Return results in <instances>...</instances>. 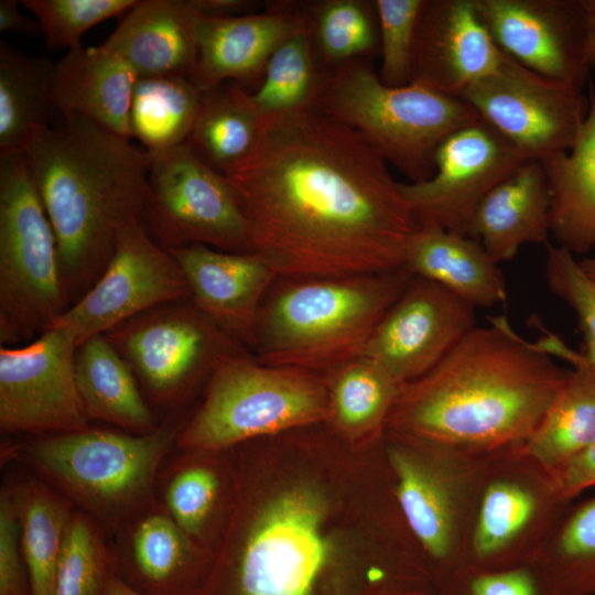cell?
<instances>
[{"mask_svg": "<svg viewBox=\"0 0 595 595\" xmlns=\"http://www.w3.org/2000/svg\"><path fill=\"white\" fill-rule=\"evenodd\" d=\"M227 454L234 500L199 595H435L383 440L353 447L318 423Z\"/></svg>", "mask_w": 595, "mask_h": 595, "instance_id": "obj_1", "label": "cell"}, {"mask_svg": "<svg viewBox=\"0 0 595 595\" xmlns=\"http://www.w3.org/2000/svg\"><path fill=\"white\" fill-rule=\"evenodd\" d=\"M223 174L251 223V252L279 277L402 268L419 227L378 150L316 108L263 119L252 152Z\"/></svg>", "mask_w": 595, "mask_h": 595, "instance_id": "obj_2", "label": "cell"}, {"mask_svg": "<svg viewBox=\"0 0 595 595\" xmlns=\"http://www.w3.org/2000/svg\"><path fill=\"white\" fill-rule=\"evenodd\" d=\"M570 374L504 316L493 317L400 385L387 431L480 454L524 445Z\"/></svg>", "mask_w": 595, "mask_h": 595, "instance_id": "obj_3", "label": "cell"}, {"mask_svg": "<svg viewBox=\"0 0 595 595\" xmlns=\"http://www.w3.org/2000/svg\"><path fill=\"white\" fill-rule=\"evenodd\" d=\"M25 154L72 305L104 272L121 230L142 221L152 158L130 139L76 117L37 129Z\"/></svg>", "mask_w": 595, "mask_h": 595, "instance_id": "obj_4", "label": "cell"}, {"mask_svg": "<svg viewBox=\"0 0 595 595\" xmlns=\"http://www.w3.org/2000/svg\"><path fill=\"white\" fill-rule=\"evenodd\" d=\"M413 274L399 268L342 277H278L257 318L261 363L326 374L363 357L377 324Z\"/></svg>", "mask_w": 595, "mask_h": 595, "instance_id": "obj_5", "label": "cell"}, {"mask_svg": "<svg viewBox=\"0 0 595 595\" xmlns=\"http://www.w3.org/2000/svg\"><path fill=\"white\" fill-rule=\"evenodd\" d=\"M186 418L172 412L147 434L87 428L37 435L4 447L76 509L96 521L108 538L138 513L158 504L163 462L176 447Z\"/></svg>", "mask_w": 595, "mask_h": 595, "instance_id": "obj_6", "label": "cell"}, {"mask_svg": "<svg viewBox=\"0 0 595 595\" xmlns=\"http://www.w3.org/2000/svg\"><path fill=\"white\" fill-rule=\"evenodd\" d=\"M315 108L360 132L410 183L430 178L440 144L480 118L463 98L383 84L367 60L329 71Z\"/></svg>", "mask_w": 595, "mask_h": 595, "instance_id": "obj_7", "label": "cell"}, {"mask_svg": "<svg viewBox=\"0 0 595 595\" xmlns=\"http://www.w3.org/2000/svg\"><path fill=\"white\" fill-rule=\"evenodd\" d=\"M323 374L267 365L251 351L223 361L176 439L184 452H227L242 443L324 423Z\"/></svg>", "mask_w": 595, "mask_h": 595, "instance_id": "obj_8", "label": "cell"}, {"mask_svg": "<svg viewBox=\"0 0 595 595\" xmlns=\"http://www.w3.org/2000/svg\"><path fill=\"white\" fill-rule=\"evenodd\" d=\"M71 306L56 238L25 151L0 155V340L48 329Z\"/></svg>", "mask_w": 595, "mask_h": 595, "instance_id": "obj_9", "label": "cell"}, {"mask_svg": "<svg viewBox=\"0 0 595 595\" xmlns=\"http://www.w3.org/2000/svg\"><path fill=\"white\" fill-rule=\"evenodd\" d=\"M383 448L401 515L434 576L465 565L488 454L386 431Z\"/></svg>", "mask_w": 595, "mask_h": 595, "instance_id": "obj_10", "label": "cell"}, {"mask_svg": "<svg viewBox=\"0 0 595 595\" xmlns=\"http://www.w3.org/2000/svg\"><path fill=\"white\" fill-rule=\"evenodd\" d=\"M572 504L555 473L523 445L489 453L465 564L501 570L534 563Z\"/></svg>", "mask_w": 595, "mask_h": 595, "instance_id": "obj_11", "label": "cell"}, {"mask_svg": "<svg viewBox=\"0 0 595 595\" xmlns=\"http://www.w3.org/2000/svg\"><path fill=\"white\" fill-rule=\"evenodd\" d=\"M148 401L178 411L226 359L250 351L191 300L151 309L104 334Z\"/></svg>", "mask_w": 595, "mask_h": 595, "instance_id": "obj_12", "label": "cell"}, {"mask_svg": "<svg viewBox=\"0 0 595 595\" xmlns=\"http://www.w3.org/2000/svg\"><path fill=\"white\" fill-rule=\"evenodd\" d=\"M142 225L164 249L202 245L252 251V229L226 176L186 144L151 155Z\"/></svg>", "mask_w": 595, "mask_h": 595, "instance_id": "obj_13", "label": "cell"}, {"mask_svg": "<svg viewBox=\"0 0 595 595\" xmlns=\"http://www.w3.org/2000/svg\"><path fill=\"white\" fill-rule=\"evenodd\" d=\"M462 98L533 160L569 151L591 104L584 88L544 77L506 54L498 71Z\"/></svg>", "mask_w": 595, "mask_h": 595, "instance_id": "obj_14", "label": "cell"}, {"mask_svg": "<svg viewBox=\"0 0 595 595\" xmlns=\"http://www.w3.org/2000/svg\"><path fill=\"white\" fill-rule=\"evenodd\" d=\"M529 160L533 159L479 118L440 144L430 178L399 182V190L418 226L466 236L484 197Z\"/></svg>", "mask_w": 595, "mask_h": 595, "instance_id": "obj_15", "label": "cell"}, {"mask_svg": "<svg viewBox=\"0 0 595 595\" xmlns=\"http://www.w3.org/2000/svg\"><path fill=\"white\" fill-rule=\"evenodd\" d=\"M190 296L178 263L134 220L121 230L99 279L51 327L67 329L79 346L151 309Z\"/></svg>", "mask_w": 595, "mask_h": 595, "instance_id": "obj_16", "label": "cell"}, {"mask_svg": "<svg viewBox=\"0 0 595 595\" xmlns=\"http://www.w3.org/2000/svg\"><path fill=\"white\" fill-rule=\"evenodd\" d=\"M77 343L51 327L19 348H0V429L7 434L47 435L89 428L76 386Z\"/></svg>", "mask_w": 595, "mask_h": 595, "instance_id": "obj_17", "label": "cell"}, {"mask_svg": "<svg viewBox=\"0 0 595 595\" xmlns=\"http://www.w3.org/2000/svg\"><path fill=\"white\" fill-rule=\"evenodd\" d=\"M475 322L474 306L413 275L377 324L364 357L402 385L437 365L476 327Z\"/></svg>", "mask_w": 595, "mask_h": 595, "instance_id": "obj_18", "label": "cell"}, {"mask_svg": "<svg viewBox=\"0 0 595 595\" xmlns=\"http://www.w3.org/2000/svg\"><path fill=\"white\" fill-rule=\"evenodd\" d=\"M497 46L522 66L584 88L593 67L582 0H475Z\"/></svg>", "mask_w": 595, "mask_h": 595, "instance_id": "obj_19", "label": "cell"}, {"mask_svg": "<svg viewBox=\"0 0 595 595\" xmlns=\"http://www.w3.org/2000/svg\"><path fill=\"white\" fill-rule=\"evenodd\" d=\"M504 58L475 0H423L411 82L462 98L470 86L496 73Z\"/></svg>", "mask_w": 595, "mask_h": 595, "instance_id": "obj_20", "label": "cell"}, {"mask_svg": "<svg viewBox=\"0 0 595 595\" xmlns=\"http://www.w3.org/2000/svg\"><path fill=\"white\" fill-rule=\"evenodd\" d=\"M111 538L113 570L139 593L201 594L213 554L194 543L159 504L128 520Z\"/></svg>", "mask_w": 595, "mask_h": 595, "instance_id": "obj_21", "label": "cell"}, {"mask_svg": "<svg viewBox=\"0 0 595 595\" xmlns=\"http://www.w3.org/2000/svg\"><path fill=\"white\" fill-rule=\"evenodd\" d=\"M190 12L196 42L191 79L202 93L226 82L238 84L258 78L278 46L307 23L302 4L291 2H278L264 11L234 18Z\"/></svg>", "mask_w": 595, "mask_h": 595, "instance_id": "obj_22", "label": "cell"}, {"mask_svg": "<svg viewBox=\"0 0 595 595\" xmlns=\"http://www.w3.org/2000/svg\"><path fill=\"white\" fill-rule=\"evenodd\" d=\"M182 269L190 300L251 350L258 313L274 269L257 252H231L202 245L167 249Z\"/></svg>", "mask_w": 595, "mask_h": 595, "instance_id": "obj_23", "label": "cell"}, {"mask_svg": "<svg viewBox=\"0 0 595 595\" xmlns=\"http://www.w3.org/2000/svg\"><path fill=\"white\" fill-rule=\"evenodd\" d=\"M138 79L123 58L102 45L80 44L54 65L53 101L61 117L82 118L131 140L129 116Z\"/></svg>", "mask_w": 595, "mask_h": 595, "instance_id": "obj_24", "label": "cell"}, {"mask_svg": "<svg viewBox=\"0 0 595 595\" xmlns=\"http://www.w3.org/2000/svg\"><path fill=\"white\" fill-rule=\"evenodd\" d=\"M158 504L199 548L214 554L234 500L227 452H184L161 469Z\"/></svg>", "mask_w": 595, "mask_h": 595, "instance_id": "obj_25", "label": "cell"}, {"mask_svg": "<svg viewBox=\"0 0 595 595\" xmlns=\"http://www.w3.org/2000/svg\"><path fill=\"white\" fill-rule=\"evenodd\" d=\"M551 194L543 166L529 160L495 186L476 208L467 237L496 263L511 260L527 244H549Z\"/></svg>", "mask_w": 595, "mask_h": 595, "instance_id": "obj_26", "label": "cell"}, {"mask_svg": "<svg viewBox=\"0 0 595 595\" xmlns=\"http://www.w3.org/2000/svg\"><path fill=\"white\" fill-rule=\"evenodd\" d=\"M101 45L139 78L191 77L195 67L196 42L184 0H138Z\"/></svg>", "mask_w": 595, "mask_h": 595, "instance_id": "obj_27", "label": "cell"}, {"mask_svg": "<svg viewBox=\"0 0 595 595\" xmlns=\"http://www.w3.org/2000/svg\"><path fill=\"white\" fill-rule=\"evenodd\" d=\"M403 268L442 285L475 309L493 307L507 300L498 263L467 236L419 226L407 248Z\"/></svg>", "mask_w": 595, "mask_h": 595, "instance_id": "obj_28", "label": "cell"}, {"mask_svg": "<svg viewBox=\"0 0 595 595\" xmlns=\"http://www.w3.org/2000/svg\"><path fill=\"white\" fill-rule=\"evenodd\" d=\"M569 151L547 155L541 162L551 194L550 230L560 246L574 256L595 247V95Z\"/></svg>", "mask_w": 595, "mask_h": 595, "instance_id": "obj_29", "label": "cell"}, {"mask_svg": "<svg viewBox=\"0 0 595 595\" xmlns=\"http://www.w3.org/2000/svg\"><path fill=\"white\" fill-rule=\"evenodd\" d=\"M75 378L89 420L132 434L151 433L161 424L132 369L104 334L77 347Z\"/></svg>", "mask_w": 595, "mask_h": 595, "instance_id": "obj_30", "label": "cell"}, {"mask_svg": "<svg viewBox=\"0 0 595 595\" xmlns=\"http://www.w3.org/2000/svg\"><path fill=\"white\" fill-rule=\"evenodd\" d=\"M551 356L573 366L524 450L553 473L595 441V364L569 348L554 335L539 340Z\"/></svg>", "mask_w": 595, "mask_h": 595, "instance_id": "obj_31", "label": "cell"}, {"mask_svg": "<svg viewBox=\"0 0 595 595\" xmlns=\"http://www.w3.org/2000/svg\"><path fill=\"white\" fill-rule=\"evenodd\" d=\"M323 375L328 430L353 447L382 441L400 385L364 356Z\"/></svg>", "mask_w": 595, "mask_h": 595, "instance_id": "obj_32", "label": "cell"}, {"mask_svg": "<svg viewBox=\"0 0 595 595\" xmlns=\"http://www.w3.org/2000/svg\"><path fill=\"white\" fill-rule=\"evenodd\" d=\"M54 65L0 42V155L25 151L34 132L61 116L52 96Z\"/></svg>", "mask_w": 595, "mask_h": 595, "instance_id": "obj_33", "label": "cell"}, {"mask_svg": "<svg viewBox=\"0 0 595 595\" xmlns=\"http://www.w3.org/2000/svg\"><path fill=\"white\" fill-rule=\"evenodd\" d=\"M20 543L32 595H52L66 532L75 506L32 475L14 478Z\"/></svg>", "mask_w": 595, "mask_h": 595, "instance_id": "obj_34", "label": "cell"}, {"mask_svg": "<svg viewBox=\"0 0 595 595\" xmlns=\"http://www.w3.org/2000/svg\"><path fill=\"white\" fill-rule=\"evenodd\" d=\"M261 125L249 93L239 84H223L203 94L186 144L223 173L252 152Z\"/></svg>", "mask_w": 595, "mask_h": 595, "instance_id": "obj_35", "label": "cell"}, {"mask_svg": "<svg viewBox=\"0 0 595 595\" xmlns=\"http://www.w3.org/2000/svg\"><path fill=\"white\" fill-rule=\"evenodd\" d=\"M203 94L191 77L139 78L130 107L131 138L151 155L186 143Z\"/></svg>", "mask_w": 595, "mask_h": 595, "instance_id": "obj_36", "label": "cell"}, {"mask_svg": "<svg viewBox=\"0 0 595 595\" xmlns=\"http://www.w3.org/2000/svg\"><path fill=\"white\" fill-rule=\"evenodd\" d=\"M262 75L258 89L249 93L261 120L315 108L328 71L317 58L307 23L278 46Z\"/></svg>", "mask_w": 595, "mask_h": 595, "instance_id": "obj_37", "label": "cell"}, {"mask_svg": "<svg viewBox=\"0 0 595 595\" xmlns=\"http://www.w3.org/2000/svg\"><path fill=\"white\" fill-rule=\"evenodd\" d=\"M309 31L322 67L369 60L379 51L375 1L320 0L302 4Z\"/></svg>", "mask_w": 595, "mask_h": 595, "instance_id": "obj_38", "label": "cell"}, {"mask_svg": "<svg viewBox=\"0 0 595 595\" xmlns=\"http://www.w3.org/2000/svg\"><path fill=\"white\" fill-rule=\"evenodd\" d=\"M534 563L561 595H595V497L572 504Z\"/></svg>", "mask_w": 595, "mask_h": 595, "instance_id": "obj_39", "label": "cell"}, {"mask_svg": "<svg viewBox=\"0 0 595 595\" xmlns=\"http://www.w3.org/2000/svg\"><path fill=\"white\" fill-rule=\"evenodd\" d=\"M113 570L102 528L76 509L64 541L52 595H104Z\"/></svg>", "mask_w": 595, "mask_h": 595, "instance_id": "obj_40", "label": "cell"}, {"mask_svg": "<svg viewBox=\"0 0 595 595\" xmlns=\"http://www.w3.org/2000/svg\"><path fill=\"white\" fill-rule=\"evenodd\" d=\"M138 0H23L40 24L50 50L80 45L82 35L96 24L123 17Z\"/></svg>", "mask_w": 595, "mask_h": 595, "instance_id": "obj_41", "label": "cell"}, {"mask_svg": "<svg viewBox=\"0 0 595 595\" xmlns=\"http://www.w3.org/2000/svg\"><path fill=\"white\" fill-rule=\"evenodd\" d=\"M423 0H375L381 67L379 77L389 86L412 80V52Z\"/></svg>", "mask_w": 595, "mask_h": 595, "instance_id": "obj_42", "label": "cell"}, {"mask_svg": "<svg viewBox=\"0 0 595 595\" xmlns=\"http://www.w3.org/2000/svg\"><path fill=\"white\" fill-rule=\"evenodd\" d=\"M544 277L550 291L575 313L582 334L581 355L595 364V283L569 250L547 244Z\"/></svg>", "mask_w": 595, "mask_h": 595, "instance_id": "obj_43", "label": "cell"}, {"mask_svg": "<svg viewBox=\"0 0 595 595\" xmlns=\"http://www.w3.org/2000/svg\"><path fill=\"white\" fill-rule=\"evenodd\" d=\"M435 595H561L536 564L501 570L463 565L439 581Z\"/></svg>", "mask_w": 595, "mask_h": 595, "instance_id": "obj_44", "label": "cell"}, {"mask_svg": "<svg viewBox=\"0 0 595 595\" xmlns=\"http://www.w3.org/2000/svg\"><path fill=\"white\" fill-rule=\"evenodd\" d=\"M0 595H32L20 543L13 477H7L0 490Z\"/></svg>", "mask_w": 595, "mask_h": 595, "instance_id": "obj_45", "label": "cell"}, {"mask_svg": "<svg viewBox=\"0 0 595 595\" xmlns=\"http://www.w3.org/2000/svg\"><path fill=\"white\" fill-rule=\"evenodd\" d=\"M555 475L561 491L572 501L584 490L595 487V441L572 457Z\"/></svg>", "mask_w": 595, "mask_h": 595, "instance_id": "obj_46", "label": "cell"}, {"mask_svg": "<svg viewBox=\"0 0 595 595\" xmlns=\"http://www.w3.org/2000/svg\"><path fill=\"white\" fill-rule=\"evenodd\" d=\"M194 13L207 18H234L259 12V1L251 0H184Z\"/></svg>", "mask_w": 595, "mask_h": 595, "instance_id": "obj_47", "label": "cell"}, {"mask_svg": "<svg viewBox=\"0 0 595 595\" xmlns=\"http://www.w3.org/2000/svg\"><path fill=\"white\" fill-rule=\"evenodd\" d=\"M0 30L25 35H39L41 28L37 21L31 20L19 10V1H0Z\"/></svg>", "mask_w": 595, "mask_h": 595, "instance_id": "obj_48", "label": "cell"}, {"mask_svg": "<svg viewBox=\"0 0 595 595\" xmlns=\"http://www.w3.org/2000/svg\"><path fill=\"white\" fill-rule=\"evenodd\" d=\"M586 12L588 28V56L593 67L595 66V0H582Z\"/></svg>", "mask_w": 595, "mask_h": 595, "instance_id": "obj_49", "label": "cell"}, {"mask_svg": "<svg viewBox=\"0 0 595 595\" xmlns=\"http://www.w3.org/2000/svg\"><path fill=\"white\" fill-rule=\"evenodd\" d=\"M104 595H143L128 585L117 573L112 570L109 577L106 591Z\"/></svg>", "mask_w": 595, "mask_h": 595, "instance_id": "obj_50", "label": "cell"}, {"mask_svg": "<svg viewBox=\"0 0 595 595\" xmlns=\"http://www.w3.org/2000/svg\"><path fill=\"white\" fill-rule=\"evenodd\" d=\"M580 263L588 278L595 283V257L585 258Z\"/></svg>", "mask_w": 595, "mask_h": 595, "instance_id": "obj_51", "label": "cell"}]
</instances>
